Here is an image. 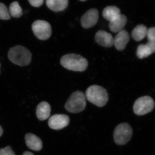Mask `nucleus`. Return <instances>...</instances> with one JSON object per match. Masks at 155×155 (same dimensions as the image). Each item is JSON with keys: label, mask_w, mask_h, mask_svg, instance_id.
<instances>
[{"label": "nucleus", "mask_w": 155, "mask_h": 155, "mask_svg": "<svg viewBox=\"0 0 155 155\" xmlns=\"http://www.w3.org/2000/svg\"><path fill=\"white\" fill-rule=\"evenodd\" d=\"M9 12L10 16L14 18H19L22 14V8L17 2L11 3L9 7Z\"/></svg>", "instance_id": "nucleus-18"}, {"label": "nucleus", "mask_w": 155, "mask_h": 155, "mask_svg": "<svg viewBox=\"0 0 155 155\" xmlns=\"http://www.w3.org/2000/svg\"><path fill=\"white\" fill-rule=\"evenodd\" d=\"M51 112V107L46 101L41 102L36 108V116L39 120L44 121L49 117Z\"/></svg>", "instance_id": "nucleus-14"}, {"label": "nucleus", "mask_w": 155, "mask_h": 155, "mask_svg": "<svg viewBox=\"0 0 155 155\" xmlns=\"http://www.w3.org/2000/svg\"><path fill=\"white\" fill-rule=\"evenodd\" d=\"M8 57L13 64L21 67L28 66L31 61V54L29 50L21 45L11 48Z\"/></svg>", "instance_id": "nucleus-2"}, {"label": "nucleus", "mask_w": 155, "mask_h": 155, "mask_svg": "<svg viewBox=\"0 0 155 155\" xmlns=\"http://www.w3.org/2000/svg\"><path fill=\"white\" fill-rule=\"evenodd\" d=\"M3 133V130L1 126H0V137L2 135Z\"/></svg>", "instance_id": "nucleus-26"}, {"label": "nucleus", "mask_w": 155, "mask_h": 155, "mask_svg": "<svg viewBox=\"0 0 155 155\" xmlns=\"http://www.w3.org/2000/svg\"><path fill=\"white\" fill-rule=\"evenodd\" d=\"M127 22V18L125 15H120L110 22L109 27L110 30L114 33H118L124 29Z\"/></svg>", "instance_id": "nucleus-13"}, {"label": "nucleus", "mask_w": 155, "mask_h": 155, "mask_svg": "<svg viewBox=\"0 0 155 155\" xmlns=\"http://www.w3.org/2000/svg\"><path fill=\"white\" fill-rule=\"evenodd\" d=\"M120 14L121 12L119 8L114 6L106 7L103 12V17L110 22L119 17Z\"/></svg>", "instance_id": "nucleus-16"}, {"label": "nucleus", "mask_w": 155, "mask_h": 155, "mask_svg": "<svg viewBox=\"0 0 155 155\" xmlns=\"http://www.w3.org/2000/svg\"><path fill=\"white\" fill-rule=\"evenodd\" d=\"M22 155H34L32 153L28 151H25V152L23 153Z\"/></svg>", "instance_id": "nucleus-25"}, {"label": "nucleus", "mask_w": 155, "mask_h": 155, "mask_svg": "<svg viewBox=\"0 0 155 155\" xmlns=\"http://www.w3.org/2000/svg\"><path fill=\"white\" fill-rule=\"evenodd\" d=\"M85 95L90 102L101 107L106 105L109 100V96L105 89L98 85L90 86L87 90Z\"/></svg>", "instance_id": "nucleus-3"}, {"label": "nucleus", "mask_w": 155, "mask_h": 155, "mask_svg": "<svg viewBox=\"0 0 155 155\" xmlns=\"http://www.w3.org/2000/svg\"><path fill=\"white\" fill-rule=\"evenodd\" d=\"M99 18V13L96 9H91L87 11L81 19V26L85 28L93 27L96 24Z\"/></svg>", "instance_id": "nucleus-9"}, {"label": "nucleus", "mask_w": 155, "mask_h": 155, "mask_svg": "<svg viewBox=\"0 0 155 155\" xmlns=\"http://www.w3.org/2000/svg\"><path fill=\"white\" fill-rule=\"evenodd\" d=\"M25 139L26 146L31 150L38 151L42 148V142L40 138L35 134H25Z\"/></svg>", "instance_id": "nucleus-12"}, {"label": "nucleus", "mask_w": 155, "mask_h": 155, "mask_svg": "<svg viewBox=\"0 0 155 155\" xmlns=\"http://www.w3.org/2000/svg\"><path fill=\"white\" fill-rule=\"evenodd\" d=\"M152 54L151 50L147 44L140 45L137 50L136 55L139 59L147 58Z\"/></svg>", "instance_id": "nucleus-19"}, {"label": "nucleus", "mask_w": 155, "mask_h": 155, "mask_svg": "<svg viewBox=\"0 0 155 155\" xmlns=\"http://www.w3.org/2000/svg\"><path fill=\"white\" fill-rule=\"evenodd\" d=\"M61 64L66 69L76 72H83L88 66V62L85 58L75 54H67L63 56Z\"/></svg>", "instance_id": "nucleus-1"}, {"label": "nucleus", "mask_w": 155, "mask_h": 155, "mask_svg": "<svg viewBox=\"0 0 155 155\" xmlns=\"http://www.w3.org/2000/svg\"><path fill=\"white\" fill-rule=\"evenodd\" d=\"M86 106L85 94L82 92L77 91L70 96L65 104V108L69 113L77 114L83 111Z\"/></svg>", "instance_id": "nucleus-4"}, {"label": "nucleus", "mask_w": 155, "mask_h": 155, "mask_svg": "<svg viewBox=\"0 0 155 155\" xmlns=\"http://www.w3.org/2000/svg\"><path fill=\"white\" fill-rule=\"evenodd\" d=\"M130 40V36L128 32L123 29L118 32L114 38V45L116 49L119 51H123Z\"/></svg>", "instance_id": "nucleus-11"}, {"label": "nucleus", "mask_w": 155, "mask_h": 155, "mask_svg": "<svg viewBox=\"0 0 155 155\" xmlns=\"http://www.w3.org/2000/svg\"><path fill=\"white\" fill-rule=\"evenodd\" d=\"M150 50H151L152 54L155 52V41H148L146 44Z\"/></svg>", "instance_id": "nucleus-24"}, {"label": "nucleus", "mask_w": 155, "mask_h": 155, "mask_svg": "<svg viewBox=\"0 0 155 155\" xmlns=\"http://www.w3.org/2000/svg\"><path fill=\"white\" fill-rule=\"evenodd\" d=\"M68 3V0H46L48 8L55 12L64 11L67 8Z\"/></svg>", "instance_id": "nucleus-15"}, {"label": "nucleus", "mask_w": 155, "mask_h": 155, "mask_svg": "<svg viewBox=\"0 0 155 155\" xmlns=\"http://www.w3.org/2000/svg\"><path fill=\"white\" fill-rule=\"evenodd\" d=\"M0 155H16L10 146L0 149Z\"/></svg>", "instance_id": "nucleus-22"}, {"label": "nucleus", "mask_w": 155, "mask_h": 155, "mask_svg": "<svg viewBox=\"0 0 155 155\" xmlns=\"http://www.w3.org/2000/svg\"><path fill=\"white\" fill-rule=\"evenodd\" d=\"M147 29L146 26L143 24L137 25L132 31L131 33L132 38L137 41L142 40L147 36Z\"/></svg>", "instance_id": "nucleus-17"}, {"label": "nucleus", "mask_w": 155, "mask_h": 155, "mask_svg": "<svg viewBox=\"0 0 155 155\" xmlns=\"http://www.w3.org/2000/svg\"><path fill=\"white\" fill-rule=\"evenodd\" d=\"M11 18V16L7 7L5 4L0 3V19L9 20Z\"/></svg>", "instance_id": "nucleus-20"}, {"label": "nucleus", "mask_w": 155, "mask_h": 155, "mask_svg": "<svg viewBox=\"0 0 155 155\" xmlns=\"http://www.w3.org/2000/svg\"><path fill=\"white\" fill-rule=\"evenodd\" d=\"M69 116L63 114H55L49 119L48 125L50 128L54 130H61L69 125Z\"/></svg>", "instance_id": "nucleus-8"}, {"label": "nucleus", "mask_w": 155, "mask_h": 155, "mask_svg": "<svg viewBox=\"0 0 155 155\" xmlns=\"http://www.w3.org/2000/svg\"><path fill=\"white\" fill-rule=\"evenodd\" d=\"M0 68H1V64H0ZM0 72H1V71H0Z\"/></svg>", "instance_id": "nucleus-28"}, {"label": "nucleus", "mask_w": 155, "mask_h": 155, "mask_svg": "<svg viewBox=\"0 0 155 155\" xmlns=\"http://www.w3.org/2000/svg\"><path fill=\"white\" fill-rule=\"evenodd\" d=\"M154 107V101L150 97H142L137 99L134 102V112L136 115L143 116L151 112Z\"/></svg>", "instance_id": "nucleus-6"}, {"label": "nucleus", "mask_w": 155, "mask_h": 155, "mask_svg": "<svg viewBox=\"0 0 155 155\" xmlns=\"http://www.w3.org/2000/svg\"><path fill=\"white\" fill-rule=\"evenodd\" d=\"M147 37L148 41H155V27H151L147 29Z\"/></svg>", "instance_id": "nucleus-21"}, {"label": "nucleus", "mask_w": 155, "mask_h": 155, "mask_svg": "<svg viewBox=\"0 0 155 155\" xmlns=\"http://www.w3.org/2000/svg\"><path fill=\"white\" fill-rule=\"evenodd\" d=\"M81 1H82V2H84V1H86V0H80Z\"/></svg>", "instance_id": "nucleus-27"}, {"label": "nucleus", "mask_w": 155, "mask_h": 155, "mask_svg": "<svg viewBox=\"0 0 155 155\" xmlns=\"http://www.w3.org/2000/svg\"><path fill=\"white\" fill-rule=\"evenodd\" d=\"M95 40L98 44L106 48L112 47L114 45V38L111 34L105 31L100 30L97 32Z\"/></svg>", "instance_id": "nucleus-10"}, {"label": "nucleus", "mask_w": 155, "mask_h": 155, "mask_svg": "<svg viewBox=\"0 0 155 155\" xmlns=\"http://www.w3.org/2000/svg\"><path fill=\"white\" fill-rule=\"evenodd\" d=\"M133 134L131 126L127 123L119 124L114 130V140L116 144L124 145L130 141Z\"/></svg>", "instance_id": "nucleus-5"}, {"label": "nucleus", "mask_w": 155, "mask_h": 155, "mask_svg": "<svg viewBox=\"0 0 155 155\" xmlns=\"http://www.w3.org/2000/svg\"><path fill=\"white\" fill-rule=\"evenodd\" d=\"M28 1L31 6L38 8L43 5L44 0H28Z\"/></svg>", "instance_id": "nucleus-23"}, {"label": "nucleus", "mask_w": 155, "mask_h": 155, "mask_svg": "<svg viewBox=\"0 0 155 155\" xmlns=\"http://www.w3.org/2000/svg\"><path fill=\"white\" fill-rule=\"evenodd\" d=\"M31 28L35 35L41 40H46L50 38L52 29L50 23L44 20H37L32 23Z\"/></svg>", "instance_id": "nucleus-7"}]
</instances>
